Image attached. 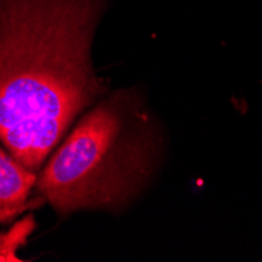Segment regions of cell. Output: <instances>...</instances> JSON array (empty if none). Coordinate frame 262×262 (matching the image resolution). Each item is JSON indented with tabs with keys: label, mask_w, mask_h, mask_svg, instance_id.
Segmentation results:
<instances>
[{
	"label": "cell",
	"mask_w": 262,
	"mask_h": 262,
	"mask_svg": "<svg viewBox=\"0 0 262 262\" xmlns=\"http://www.w3.org/2000/svg\"><path fill=\"white\" fill-rule=\"evenodd\" d=\"M112 0H0V145L39 173L108 90L93 42Z\"/></svg>",
	"instance_id": "obj_1"
},
{
	"label": "cell",
	"mask_w": 262,
	"mask_h": 262,
	"mask_svg": "<svg viewBox=\"0 0 262 262\" xmlns=\"http://www.w3.org/2000/svg\"><path fill=\"white\" fill-rule=\"evenodd\" d=\"M162 124L138 88L91 105L39 170L36 188L60 217L127 209L151 184L163 157Z\"/></svg>",
	"instance_id": "obj_2"
},
{
	"label": "cell",
	"mask_w": 262,
	"mask_h": 262,
	"mask_svg": "<svg viewBox=\"0 0 262 262\" xmlns=\"http://www.w3.org/2000/svg\"><path fill=\"white\" fill-rule=\"evenodd\" d=\"M36 179L38 173L24 166L4 145H0V210H16L22 213L24 209L42 203L44 200L39 196V200L27 204Z\"/></svg>",
	"instance_id": "obj_3"
},
{
	"label": "cell",
	"mask_w": 262,
	"mask_h": 262,
	"mask_svg": "<svg viewBox=\"0 0 262 262\" xmlns=\"http://www.w3.org/2000/svg\"><path fill=\"white\" fill-rule=\"evenodd\" d=\"M35 229L33 217L29 215L24 220L17 222L8 232L0 235V260H20L16 256V250L26 244L29 235Z\"/></svg>",
	"instance_id": "obj_4"
},
{
	"label": "cell",
	"mask_w": 262,
	"mask_h": 262,
	"mask_svg": "<svg viewBox=\"0 0 262 262\" xmlns=\"http://www.w3.org/2000/svg\"><path fill=\"white\" fill-rule=\"evenodd\" d=\"M17 215H19V212H16V210H0V223L11 222Z\"/></svg>",
	"instance_id": "obj_5"
}]
</instances>
